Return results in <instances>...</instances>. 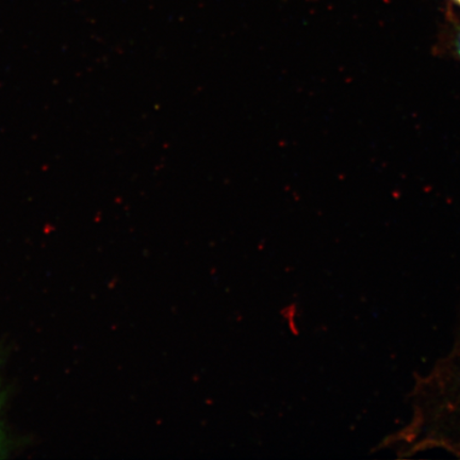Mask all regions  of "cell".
Returning <instances> with one entry per match:
<instances>
[{"mask_svg": "<svg viewBox=\"0 0 460 460\" xmlns=\"http://www.w3.org/2000/svg\"><path fill=\"white\" fill-rule=\"evenodd\" d=\"M457 50H458V53L460 55V34H459V37H458V40H457Z\"/></svg>", "mask_w": 460, "mask_h": 460, "instance_id": "obj_2", "label": "cell"}, {"mask_svg": "<svg viewBox=\"0 0 460 460\" xmlns=\"http://www.w3.org/2000/svg\"><path fill=\"white\" fill-rule=\"evenodd\" d=\"M454 3H456L458 5H460V0H453Z\"/></svg>", "mask_w": 460, "mask_h": 460, "instance_id": "obj_3", "label": "cell"}, {"mask_svg": "<svg viewBox=\"0 0 460 460\" xmlns=\"http://www.w3.org/2000/svg\"><path fill=\"white\" fill-rule=\"evenodd\" d=\"M410 401L425 445L460 457V314L451 348L419 376Z\"/></svg>", "mask_w": 460, "mask_h": 460, "instance_id": "obj_1", "label": "cell"}]
</instances>
